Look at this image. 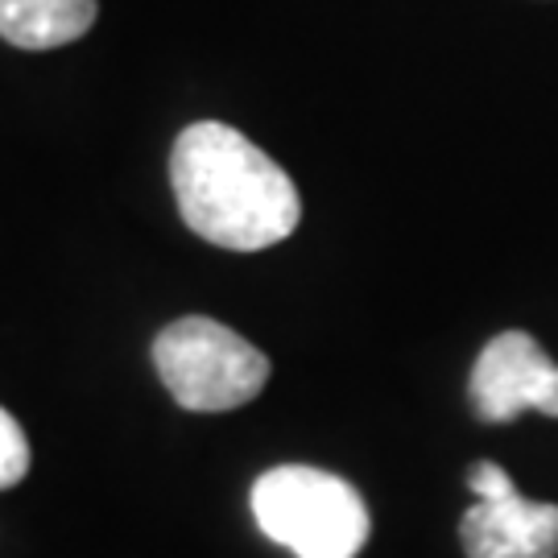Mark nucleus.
I'll use <instances>...</instances> for the list:
<instances>
[{"mask_svg":"<svg viewBox=\"0 0 558 558\" xmlns=\"http://www.w3.org/2000/svg\"><path fill=\"white\" fill-rule=\"evenodd\" d=\"M170 186L182 223L232 253L274 248L302 220L294 179L260 145L220 120L182 129L170 154Z\"/></svg>","mask_w":558,"mask_h":558,"instance_id":"obj_1","label":"nucleus"},{"mask_svg":"<svg viewBox=\"0 0 558 558\" xmlns=\"http://www.w3.org/2000/svg\"><path fill=\"white\" fill-rule=\"evenodd\" d=\"M253 518L294 558H356L368 542V505L336 472L281 463L253 484Z\"/></svg>","mask_w":558,"mask_h":558,"instance_id":"obj_2","label":"nucleus"},{"mask_svg":"<svg viewBox=\"0 0 558 558\" xmlns=\"http://www.w3.org/2000/svg\"><path fill=\"white\" fill-rule=\"evenodd\" d=\"M154 368L170 398L195 414L240 410L269 385V356L203 315L174 319L154 339Z\"/></svg>","mask_w":558,"mask_h":558,"instance_id":"obj_3","label":"nucleus"},{"mask_svg":"<svg viewBox=\"0 0 558 558\" xmlns=\"http://www.w3.org/2000/svg\"><path fill=\"white\" fill-rule=\"evenodd\" d=\"M468 488L476 505L459 521L463 555L558 558V505L521 497L513 476L493 459H480L468 468Z\"/></svg>","mask_w":558,"mask_h":558,"instance_id":"obj_4","label":"nucleus"},{"mask_svg":"<svg viewBox=\"0 0 558 558\" xmlns=\"http://www.w3.org/2000/svg\"><path fill=\"white\" fill-rule=\"evenodd\" d=\"M468 393L480 422H513L525 410L558 418V364L534 336L500 331L476 356Z\"/></svg>","mask_w":558,"mask_h":558,"instance_id":"obj_5","label":"nucleus"},{"mask_svg":"<svg viewBox=\"0 0 558 558\" xmlns=\"http://www.w3.org/2000/svg\"><path fill=\"white\" fill-rule=\"evenodd\" d=\"M100 17V0H0V38L17 50L80 41Z\"/></svg>","mask_w":558,"mask_h":558,"instance_id":"obj_6","label":"nucleus"},{"mask_svg":"<svg viewBox=\"0 0 558 558\" xmlns=\"http://www.w3.org/2000/svg\"><path fill=\"white\" fill-rule=\"evenodd\" d=\"M29 472V439L21 422L0 405V488H13Z\"/></svg>","mask_w":558,"mask_h":558,"instance_id":"obj_7","label":"nucleus"}]
</instances>
